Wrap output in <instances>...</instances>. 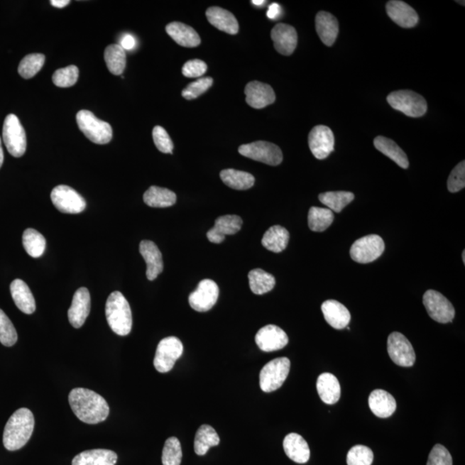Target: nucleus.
Returning <instances> with one entry per match:
<instances>
[{"instance_id":"79ce46f5","label":"nucleus","mask_w":465,"mask_h":465,"mask_svg":"<svg viewBox=\"0 0 465 465\" xmlns=\"http://www.w3.org/2000/svg\"><path fill=\"white\" fill-rule=\"evenodd\" d=\"M45 56L43 54H31L24 58L19 64L18 72L23 79H31L42 70Z\"/></svg>"},{"instance_id":"20e7f679","label":"nucleus","mask_w":465,"mask_h":465,"mask_svg":"<svg viewBox=\"0 0 465 465\" xmlns=\"http://www.w3.org/2000/svg\"><path fill=\"white\" fill-rule=\"evenodd\" d=\"M79 128L89 140L96 144H107L112 139V128L110 124L100 120L92 112L82 110L76 116Z\"/></svg>"},{"instance_id":"b1692460","label":"nucleus","mask_w":465,"mask_h":465,"mask_svg":"<svg viewBox=\"0 0 465 465\" xmlns=\"http://www.w3.org/2000/svg\"><path fill=\"white\" fill-rule=\"evenodd\" d=\"M315 28L322 42L331 47L337 41L339 34V23L333 14L320 11L315 18Z\"/></svg>"},{"instance_id":"f8f14e48","label":"nucleus","mask_w":465,"mask_h":465,"mask_svg":"<svg viewBox=\"0 0 465 465\" xmlns=\"http://www.w3.org/2000/svg\"><path fill=\"white\" fill-rule=\"evenodd\" d=\"M51 201L59 212L66 214H79L87 207L84 197L67 185H58L53 189Z\"/></svg>"},{"instance_id":"2f4dec72","label":"nucleus","mask_w":465,"mask_h":465,"mask_svg":"<svg viewBox=\"0 0 465 465\" xmlns=\"http://www.w3.org/2000/svg\"><path fill=\"white\" fill-rule=\"evenodd\" d=\"M290 234L282 226L275 225L270 227L262 238L261 244L265 248L273 253H281L288 246Z\"/></svg>"},{"instance_id":"4468645a","label":"nucleus","mask_w":465,"mask_h":465,"mask_svg":"<svg viewBox=\"0 0 465 465\" xmlns=\"http://www.w3.org/2000/svg\"><path fill=\"white\" fill-rule=\"evenodd\" d=\"M219 297V287L210 279H204L195 291L190 295V306L197 312H206L215 306Z\"/></svg>"},{"instance_id":"cd10ccee","label":"nucleus","mask_w":465,"mask_h":465,"mask_svg":"<svg viewBox=\"0 0 465 465\" xmlns=\"http://www.w3.org/2000/svg\"><path fill=\"white\" fill-rule=\"evenodd\" d=\"M369 407L372 413L378 417L389 418L395 413L396 402L389 392L375 390L369 396Z\"/></svg>"},{"instance_id":"2eb2a0df","label":"nucleus","mask_w":465,"mask_h":465,"mask_svg":"<svg viewBox=\"0 0 465 465\" xmlns=\"http://www.w3.org/2000/svg\"><path fill=\"white\" fill-rule=\"evenodd\" d=\"M310 151L318 160H324L334 149V136L331 128L324 125L313 128L309 135Z\"/></svg>"},{"instance_id":"5fc2aeb1","label":"nucleus","mask_w":465,"mask_h":465,"mask_svg":"<svg viewBox=\"0 0 465 465\" xmlns=\"http://www.w3.org/2000/svg\"><path fill=\"white\" fill-rule=\"evenodd\" d=\"M282 13V8L277 3H273L268 8V17L270 19H277Z\"/></svg>"},{"instance_id":"6e6552de","label":"nucleus","mask_w":465,"mask_h":465,"mask_svg":"<svg viewBox=\"0 0 465 465\" xmlns=\"http://www.w3.org/2000/svg\"><path fill=\"white\" fill-rule=\"evenodd\" d=\"M239 153L249 159L269 165H278L283 161V153L278 146L268 141H258L241 145Z\"/></svg>"},{"instance_id":"bb28decb","label":"nucleus","mask_w":465,"mask_h":465,"mask_svg":"<svg viewBox=\"0 0 465 465\" xmlns=\"http://www.w3.org/2000/svg\"><path fill=\"white\" fill-rule=\"evenodd\" d=\"M208 21L217 29L230 35H236L239 31V23L234 16L221 7L213 6L206 11Z\"/></svg>"},{"instance_id":"aec40b11","label":"nucleus","mask_w":465,"mask_h":465,"mask_svg":"<svg viewBox=\"0 0 465 465\" xmlns=\"http://www.w3.org/2000/svg\"><path fill=\"white\" fill-rule=\"evenodd\" d=\"M242 219L240 217L227 215L218 217L214 228L209 230L207 238L212 244H220L226 236H232L240 231Z\"/></svg>"},{"instance_id":"a211bd4d","label":"nucleus","mask_w":465,"mask_h":465,"mask_svg":"<svg viewBox=\"0 0 465 465\" xmlns=\"http://www.w3.org/2000/svg\"><path fill=\"white\" fill-rule=\"evenodd\" d=\"M274 48L283 55L293 54L297 45V33L295 28L286 23H278L270 33Z\"/></svg>"},{"instance_id":"09e8293b","label":"nucleus","mask_w":465,"mask_h":465,"mask_svg":"<svg viewBox=\"0 0 465 465\" xmlns=\"http://www.w3.org/2000/svg\"><path fill=\"white\" fill-rule=\"evenodd\" d=\"M465 187V161L456 165L447 181V188L452 193L459 192Z\"/></svg>"},{"instance_id":"473e14b6","label":"nucleus","mask_w":465,"mask_h":465,"mask_svg":"<svg viewBox=\"0 0 465 465\" xmlns=\"http://www.w3.org/2000/svg\"><path fill=\"white\" fill-rule=\"evenodd\" d=\"M375 148L384 155L389 157L390 160L398 164L399 167L407 169L410 167V163L405 153L398 144L387 137L378 136L374 140Z\"/></svg>"},{"instance_id":"13d9d810","label":"nucleus","mask_w":465,"mask_h":465,"mask_svg":"<svg viewBox=\"0 0 465 465\" xmlns=\"http://www.w3.org/2000/svg\"><path fill=\"white\" fill-rule=\"evenodd\" d=\"M254 6H263L266 3V1H257V0H254V1H252Z\"/></svg>"},{"instance_id":"9d476101","label":"nucleus","mask_w":465,"mask_h":465,"mask_svg":"<svg viewBox=\"0 0 465 465\" xmlns=\"http://www.w3.org/2000/svg\"><path fill=\"white\" fill-rule=\"evenodd\" d=\"M385 248L384 241L377 234H370L356 241L351 246V260L361 264L373 262L382 256Z\"/></svg>"},{"instance_id":"5701e85b","label":"nucleus","mask_w":465,"mask_h":465,"mask_svg":"<svg viewBox=\"0 0 465 465\" xmlns=\"http://www.w3.org/2000/svg\"><path fill=\"white\" fill-rule=\"evenodd\" d=\"M322 311L327 323L335 329H343L349 326L351 314L342 303L327 300L322 303Z\"/></svg>"},{"instance_id":"0eeeda50","label":"nucleus","mask_w":465,"mask_h":465,"mask_svg":"<svg viewBox=\"0 0 465 465\" xmlns=\"http://www.w3.org/2000/svg\"><path fill=\"white\" fill-rule=\"evenodd\" d=\"M3 141L12 156L19 158L26 153V134L17 116L10 114L6 117L3 125Z\"/></svg>"},{"instance_id":"dca6fc26","label":"nucleus","mask_w":465,"mask_h":465,"mask_svg":"<svg viewBox=\"0 0 465 465\" xmlns=\"http://www.w3.org/2000/svg\"><path fill=\"white\" fill-rule=\"evenodd\" d=\"M256 342L258 349L266 353L284 349L289 343L285 332L275 325H268L258 330Z\"/></svg>"},{"instance_id":"423d86ee","label":"nucleus","mask_w":465,"mask_h":465,"mask_svg":"<svg viewBox=\"0 0 465 465\" xmlns=\"http://www.w3.org/2000/svg\"><path fill=\"white\" fill-rule=\"evenodd\" d=\"M290 369V359L285 357L275 359L266 363L260 373L261 389L266 393L278 390L288 377Z\"/></svg>"},{"instance_id":"37998d69","label":"nucleus","mask_w":465,"mask_h":465,"mask_svg":"<svg viewBox=\"0 0 465 465\" xmlns=\"http://www.w3.org/2000/svg\"><path fill=\"white\" fill-rule=\"evenodd\" d=\"M182 448L180 440L171 437L165 443L163 452V465H180L182 461Z\"/></svg>"},{"instance_id":"412c9836","label":"nucleus","mask_w":465,"mask_h":465,"mask_svg":"<svg viewBox=\"0 0 465 465\" xmlns=\"http://www.w3.org/2000/svg\"><path fill=\"white\" fill-rule=\"evenodd\" d=\"M388 15L398 26L403 28L415 27L419 22V16L413 8L400 0H391L387 3Z\"/></svg>"},{"instance_id":"3c124183","label":"nucleus","mask_w":465,"mask_h":465,"mask_svg":"<svg viewBox=\"0 0 465 465\" xmlns=\"http://www.w3.org/2000/svg\"><path fill=\"white\" fill-rule=\"evenodd\" d=\"M427 465H452L450 452L442 444H436L428 456Z\"/></svg>"},{"instance_id":"1a4fd4ad","label":"nucleus","mask_w":465,"mask_h":465,"mask_svg":"<svg viewBox=\"0 0 465 465\" xmlns=\"http://www.w3.org/2000/svg\"><path fill=\"white\" fill-rule=\"evenodd\" d=\"M183 351V344L180 339L175 337L165 338L157 346L153 366L160 373H167L175 366Z\"/></svg>"},{"instance_id":"4d7b16f0","label":"nucleus","mask_w":465,"mask_h":465,"mask_svg":"<svg viewBox=\"0 0 465 465\" xmlns=\"http://www.w3.org/2000/svg\"><path fill=\"white\" fill-rule=\"evenodd\" d=\"M4 151H3V147H2V141L1 138H0V168H1L3 163H4Z\"/></svg>"},{"instance_id":"8fccbe9b","label":"nucleus","mask_w":465,"mask_h":465,"mask_svg":"<svg viewBox=\"0 0 465 465\" xmlns=\"http://www.w3.org/2000/svg\"><path fill=\"white\" fill-rule=\"evenodd\" d=\"M153 138L156 148L161 153H173V143L170 138L168 133L160 126H155L153 129Z\"/></svg>"},{"instance_id":"603ef678","label":"nucleus","mask_w":465,"mask_h":465,"mask_svg":"<svg viewBox=\"0 0 465 465\" xmlns=\"http://www.w3.org/2000/svg\"><path fill=\"white\" fill-rule=\"evenodd\" d=\"M207 71V65L203 60H188L182 68V74L187 78H200Z\"/></svg>"},{"instance_id":"bf43d9fd","label":"nucleus","mask_w":465,"mask_h":465,"mask_svg":"<svg viewBox=\"0 0 465 465\" xmlns=\"http://www.w3.org/2000/svg\"><path fill=\"white\" fill-rule=\"evenodd\" d=\"M463 262H464V263H465V251H464V252H463Z\"/></svg>"},{"instance_id":"a878e982","label":"nucleus","mask_w":465,"mask_h":465,"mask_svg":"<svg viewBox=\"0 0 465 465\" xmlns=\"http://www.w3.org/2000/svg\"><path fill=\"white\" fill-rule=\"evenodd\" d=\"M167 33L179 45L185 48H195L200 45L199 35L191 26L183 23L173 22L165 27Z\"/></svg>"},{"instance_id":"7ed1b4c3","label":"nucleus","mask_w":465,"mask_h":465,"mask_svg":"<svg viewBox=\"0 0 465 465\" xmlns=\"http://www.w3.org/2000/svg\"><path fill=\"white\" fill-rule=\"evenodd\" d=\"M105 314L109 326L115 334L126 337L131 333L133 323L131 306L119 291H114L109 296Z\"/></svg>"},{"instance_id":"ddd939ff","label":"nucleus","mask_w":465,"mask_h":465,"mask_svg":"<svg viewBox=\"0 0 465 465\" xmlns=\"http://www.w3.org/2000/svg\"><path fill=\"white\" fill-rule=\"evenodd\" d=\"M388 354L395 365L411 367L415 363V353L412 344L398 332H394L388 338Z\"/></svg>"},{"instance_id":"c9c22d12","label":"nucleus","mask_w":465,"mask_h":465,"mask_svg":"<svg viewBox=\"0 0 465 465\" xmlns=\"http://www.w3.org/2000/svg\"><path fill=\"white\" fill-rule=\"evenodd\" d=\"M221 180L229 187L244 191L253 187L256 179L249 173L234 169H225L220 173Z\"/></svg>"},{"instance_id":"a18cd8bd","label":"nucleus","mask_w":465,"mask_h":465,"mask_svg":"<svg viewBox=\"0 0 465 465\" xmlns=\"http://www.w3.org/2000/svg\"><path fill=\"white\" fill-rule=\"evenodd\" d=\"M18 341V334L10 319L0 310V342L6 346H14Z\"/></svg>"},{"instance_id":"e433bc0d","label":"nucleus","mask_w":465,"mask_h":465,"mask_svg":"<svg viewBox=\"0 0 465 465\" xmlns=\"http://www.w3.org/2000/svg\"><path fill=\"white\" fill-rule=\"evenodd\" d=\"M104 60L112 75H121L126 67V53L119 44H111L105 48Z\"/></svg>"},{"instance_id":"c756f323","label":"nucleus","mask_w":465,"mask_h":465,"mask_svg":"<svg viewBox=\"0 0 465 465\" xmlns=\"http://www.w3.org/2000/svg\"><path fill=\"white\" fill-rule=\"evenodd\" d=\"M116 452L106 449H93L84 451L72 461V465H116Z\"/></svg>"},{"instance_id":"864d4df0","label":"nucleus","mask_w":465,"mask_h":465,"mask_svg":"<svg viewBox=\"0 0 465 465\" xmlns=\"http://www.w3.org/2000/svg\"><path fill=\"white\" fill-rule=\"evenodd\" d=\"M136 39L134 36L127 34L123 36L119 45L124 48V50H132L136 47Z\"/></svg>"},{"instance_id":"6ab92c4d","label":"nucleus","mask_w":465,"mask_h":465,"mask_svg":"<svg viewBox=\"0 0 465 465\" xmlns=\"http://www.w3.org/2000/svg\"><path fill=\"white\" fill-rule=\"evenodd\" d=\"M245 94L246 103L254 109L265 108L276 100L272 87L260 82H252L246 84Z\"/></svg>"},{"instance_id":"a19ab883","label":"nucleus","mask_w":465,"mask_h":465,"mask_svg":"<svg viewBox=\"0 0 465 465\" xmlns=\"http://www.w3.org/2000/svg\"><path fill=\"white\" fill-rule=\"evenodd\" d=\"M354 199V194L349 192H329L319 195V200L326 205L327 209L337 213H341Z\"/></svg>"},{"instance_id":"58836bf2","label":"nucleus","mask_w":465,"mask_h":465,"mask_svg":"<svg viewBox=\"0 0 465 465\" xmlns=\"http://www.w3.org/2000/svg\"><path fill=\"white\" fill-rule=\"evenodd\" d=\"M334 216L329 209L311 207L309 210V228L314 232H323L333 224Z\"/></svg>"},{"instance_id":"7c9ffc66","label":"nucleus","mask_w":465,"mask_h":465,"mask_svg":"<svg viewBox=\"0 0 465 465\" xmlns=\"http://www.w3.org/2000/svg\"><path fill=\"white\" fill-rule=\"evenodd\" d=\"M317 389L323 403L333 405L341 398V385L337 377L331 373L319 376Z\"/></svg>"},{"instance_id":"4be33fe9","label":"nucleus","mask_w":465,"mask_h":465,"mask_svg":"<svg viewBox=\"0 0 465 465\" xmlns=\"http://www.w3.org/2000/svg\"><path fill=\"white\" fill-rule=\"evenodd\" d=\"M140 253L147 264V278L153 281L163 273L164 269L163 254L158 246L151 241H143L140 244Z\"/></svg>"},{"instance_id":"72a5a7b5","label":"nucleus","mask_w":465,"mask_h":465,"mask_svg":"<svg viewBox=\"0 0 465 465\" xmlns=\"http://www.w3.org/2000/svg\"><path fill=\"white\" fill-rule=\"evenodd\" d=\"M145 204L153 208L171 207L176 203V194L168 189L151 186L144 193Z\"/></svg>"},{"instance_id":"c85d7f7f","label":"nucleus","mask_w":465,"mask_h":465,"mask_svg":"<svg viewBox=\"0 0 465 465\" xmlns=\"http://www.w3.org/2000/svg\"><path fill=\"white\" fill-rule=\"evenodd\" d=\"M10 289L16 306L24 314H33L35 310V301L26 283L21 279H15L11 283Z\"/></svg>"},{"instance_id":"4c0bfd02","label":"nucleus","mask_w":465,"mask_h":465,"mask_svg":"<svg viewBox=\"0 0 465 465\" xmlns=\"http://www.w3.org/2000/svg\"><path fill=\"white\" fill-rule=\"evenodd\" d=\"M249 286L256 295H264L270 292L276 285V279L272 274L262 269H254L248 273Z\"/></svg>"},{"instance_id":"49530a36","label":"nucleus","mask_w":465,"mask_h":465,"mask_svg":"<svg viewBox=\"0 0 465 465\" xmlns=\"http://www.w3.org/2000/svg\"><path fill=\"white\" fill-rule=\"evenodd\" d=\"M373 459V452L371 449L359 444L351 448L347 454L346 462L349 465H371Z\"/></svg>"},{"instance_id":"f03ea898","label":"nucleus","mask_w":465,"mask_h":465,"mask_svg":"<svg viewBox=\"0 0 465 465\" xmlns=\"http://www.w3.org/2000/svg\"><path fill=\"white\" fill-rule=\"evenodd\" d=\"M35 419L32 412L23 407L12 415L3 434L4 446L8 451H17L29 442L34 431Z\"/></svg>"},{"instance_id":"c03bdc74","label":"nucleus","mask_w":465,"mask_h":465,"mask_svg":"<svg viewBox=\"0 0 465 465\" xmlns=\"http://www.w3.org/2000/svg\"><path fill=\"white\" fill-rule=\"evenodd\" d=\"M79 68L72 65L56 70L53 75V82L56 87L66 88L75 86L79 79Z\"/></svg>"},{"instance_id":"f3484780","label":"nucleus","mask_w":465,"mask_h":465,"mask_svg":"<svg viewBox=\"0 0 465 465\" xmlns=\"http://www.w3.org/2000/svg\"><path fill=\"white\" fill-rule=\"evenodd\" d=\"M91 310V296L87 288L77 290L72 298L70 309L68 310V320L70 324L80 329L84 325Z\"/></svg>"},{"instance_id":"9b49d317","label":"nucleus","mask_w":465,"mask_h":465,"mask_svg":"<svg viewBox=\"0 0 465 465\" xmlns=\"http://www.w3.org/2000/svg\"><path fill=\"white\" fill-rule=\"evenodd\" d=\"M423 305L430 317L437 322L444 324L452 322L455 317L454 305L438 291H426L423 296Z\"/></svg>"},{"instance_id":"f704fd0d","label":"nucleus","mask_w":465,"mask_h":465,"mask_svg":"<svg viewBox=\"0 0 465 465\" xmlns=\"http://www.w3.org/2000/svg\"><path fill=\"white\" fill-rule=\"evenodd\" d=\"M219 444L220 438L217 431L209 425H203L197 432L194 450L198 456H204L210 447H217Z\"/></svg>"},{"instance_id":"393cba45","label":"nucleus","mask_w":465,"mask_h":465,"mask_svg":"<svg viewBox=\"0 0 465 465\" xmlns=\"http://www.w3.org/2000/svg\"><path fill=\"white\" fill-rule=\"evenodd\" d=\"M285 454L295 463L306 464L310 458V450L308 443L297 434L287 435L283 443Z\"/></svg>"},{"instance_id":"ea45409f","label":"nucleus","mask_w":465,"mask_h":465,"mask_svg":"<svg viewBox=\"0 0 465 465\" xmlns=\"http://www.w3.org/2000/svg\"><path fill=\"white\" fill-rule=\"evenodd\" d=\"M23 244L27 253L35 258L41 257L46 249L45 238L33 229H28L23 232Z\"/></svg>"},{"instance_id":"de8ad7c7","label":"nucleus","mask_w":465,"mask_h":465,"mask_svg":"<svg viewBox=\"0 0 465 465\" xmlns=\"http://www.w3.org/2000/svg\"><path fill=\"white\" fill-rule=\"evenodd\" d=\"M212 84L213 79L209 78V77L198 79L196 82L189 84L184 89L183 92H182V96L187 100L195 99L202 94H204L212 86Z\"/></svg>"},{"instance_id":"6e6d98bb","label":"nucleus","mask_w":465,"mask_h":465,"mask_svg":"<svg viewBox=\"0 0 465 465\" xmlns=\"http://www.w3.org/2000/svg\"><path fill=\"white\" fill-rule=\"evenodd\" d=\"M70 0H52L51 5L56 8H64L70 5Z\"/></svg>"},{"instance_id":"f257e3e1","label":"nucleus","mask_w":465,"mask_h":465,"mask_svg":"<svg viewBox=\"0 0 465 465\" xmlns=\"http://www.w3.org/2000/svg\"><path fill=\"white\" fill-rule=\"evenodd\" d=\"M68 400L77 418L87 424L102 422L110 413V407L103 396L84 388L72 390Z\"/></svg>"},{"instance_id":"39448f33","label":"nucleus","mask_w":465,"mask_h":465,"mask_svg":"<svg viewBox=\"0 0 465 465\" xmlns=\"http://www.w3.org/2000/svg\"><path fill=\"white\" fill-rule=\"evenodd\" d=\"M388 103L396 111L407 116L420 117L426 114L427 104L422 95L410 90L391 92L387 97Z\"/></svg>"}]
</instances>
